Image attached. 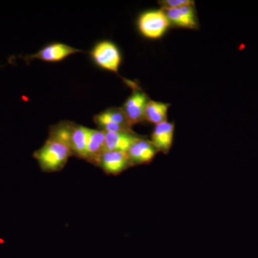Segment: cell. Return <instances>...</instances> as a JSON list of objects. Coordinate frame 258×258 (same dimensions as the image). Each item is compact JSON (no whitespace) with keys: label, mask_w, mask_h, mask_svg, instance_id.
<instances>
[{"label":"cell","mask_w":258,"mask_h":258,"mask_svg":"<svg viewBox=\"0 0 258 258\" xmlns=\"http://www.w3.org/2000/svg\"><path fill=\"white\" fill-rule=\"evenodd\" d=\"M50 137L66 144L74 155L86 159L88 140V128L86 127L72 122H61L52 126Z\"/></svg>","instance_id":"1"},{"label":"cell","mask_w":258,"mask_h":258,"mask_svg":"<svg viewBox=\"0 0 258 258\" xmlns=\"http://www.w3.org/2000/svg\"><path fill=\"white\" fill-rule=\"evenodd\" d=\"M73 155L71 149L66 144L50 137L45 144L34 153V157L39 166L46 172L61 170Z\"/></svg>","instance_id":"2"},{"label":"cell","mask_w":258,"mask_h":258,"mask_svg":"<svg viewBox=\"0 0 258 258\" xmlns=\"http://www.w3.org/2000/svg\"><path fill=\"white\" fill-rule=\"evenodd\" d=\"M170 22L163 10H150L143 13L138 20L139 31L149 39H159L169 28Z\"/></svg>","instance_id":"3"},{"label":"cell","mask_w":258,"mask_h":258,"mask_svg":"<svg viewBox=\"0 0 258 258\" xmlns=\"http://www.w3.org/2000/svg\"><path fill=\"white\" fill-rule=\"evenodd\" d=\"M93 60L102 69L118 73L121 56L118 47L113 42L102 41L93 47L91 52Z\"/></svg>","instance_id":"4"},{"label":"cell","mask_w":258,"mask_h":258,"mask_svg":"<svg viewBox=\"0 0 258 258\" xmlns=\"http://www.w3.org/2000/svg\"><path fill=\"white\" fill-rule=\"evenodd\" d=\"M94 121L105 132H133L122 108H112L94 117Z\"/></svg>","instance_id":"5"},{"label":"cell","mask_w":258,"mask_h":258,"mask_svg":"<svg viewBox=\"0 0 258 258\" xmlns=\"http://www.w3.org/2000/svg\"><path fill=\"white\" fill-rule=\"evenodd\" d=\"M149 101L145 93L140 90H136L125 102L121 108L131 127L143 121L144 111Z\"/></svg>","instance_id":"6"},{"label":"cell","mask_w":258,"mask_h":258,"mask_svg":"<svg viewBox=\"0 0 258 258\" xmlns=\"http://www.w3.org/2000/svg\"><path fill=\"white\" fill-rule=\"evenodd\" d=\"M102 170L108 175L117 176L132 166L127 153L104 152L97 162Z\"/></svg>","instance_id":"7"},{"label":"cell","mask_w":258,"mask_h":258,"mask_svg":"<svg viewBox=\"0 0 258 258\" xmlns=\"http://www.w3.org/2000/svg\"><path fill=\"white\" fill-rule=\"evenodd\" d=\"M81 52L82 51L66 44L55 42V43L47 45L33 55L25 56L24 60L30 61L37 59V60L46 61V62H60L69 56Z\"/></svg>","instance_id":"8"},{"label":"cell","mask_w":258,"mask_h":258,"mask_svg":"<svg viewBox=\"0 0 258 258\" xmlns=\"http://www.w3.org/2000/svg\"><path fill=\"white\" fill-rule=\"evenodd\" d=\"M174 124L170 122H162L156 125L152 134L153 145L157 149L158 153L161 152L167 154L170 152L174 142Z\"/></svg>","instance_id":"9"},{"label":"cell","mask_w":258,"mask_h":258,"mask_svg":"<svg viewBox=\"0 0 258 258\" xmlns=\"http://www.w3.org/2000/svg\"><path fill=\"white\" fill-rule=\"evenodd\" d=\"M158 152L151 141L141 138L135 142L127 152L132 165H142L152 162Z\"/></svg>","instance_id":"10"},{"label":"cell","mask_w":258,"mask_h":258,"mask_svg":"<svg viewBox=\"0 0 258 258\" xmlns=\"http://www.w3.org/2000/svg\"><path fill=\"white\" fill-rule=\"evenodd\" d=\"M141 137L134 132H105V152L127 153L131 147Z\"/></svg>","instance_id":"11"},{"label":"cell","mask_w":258,"mask_h":258,"mask_svg":"<svg viewBox=\"0 0 258 258\" xmlns=\"http://www.w3.org/2000/svg\"><path fill=\"white\" fill-rule=\"evenodd\" d=\"M170 23L180 28L196 29L198 27V18L194 5L176 9L164 10Z\"/></svg>","instance_id":"12"},{"label":"cell","mask_w":258,"mask_h":258,"mask_svg":"<svg viewBox=\"0 0 258 258\" xmlns=\"http://www.w3.org/2000/svg\"><path fill=\"white\" fill-rule=\"evenodd\" d=\"M104 152L105 132L102 130L88 128L87 147L85 160L96 165L98 159Z\"/></svg>","instance_id":"13"},{"label":"cell","mask_w":258,"mask_h":258,"mask_svg":"<svg viewBox=\"0 0 258 258\" xmlns=\"http://www.w3.org/2000/svg\"><path fill=\"white\" fill-rule=\"evenodd\" d=\"M169 106L170 104L162 102L149 101L144 111V119L155 125L166 121Z\"/></svg>","instance_id":"14"},{"label":"cell","mask_w":258,"mask_h":258,"mask_svg":"<svg viewBox=\"0 0 258 258\" xmlns=\"http://www.w3.org/2000/svg\"><path fill=\"white\" fill-rule=\"evenodd\" d=\"M160 5L163 10L176 9L182 7L195 5V2L191 0H164L161 1Z\"/></svg>","instance_id":"15"}]
</instances>
